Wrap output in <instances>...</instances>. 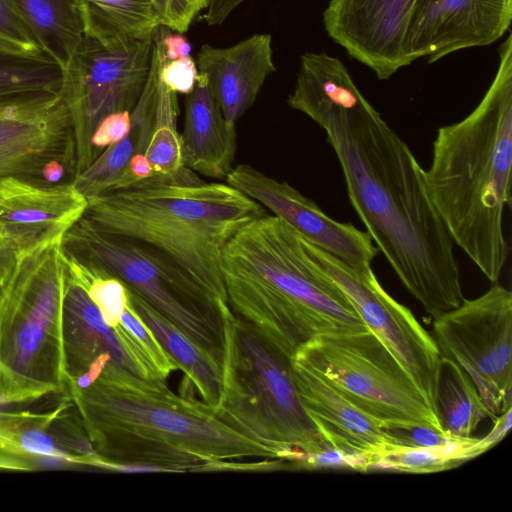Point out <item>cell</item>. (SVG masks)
<instances>
[{
  "label": "cell",
  "mask_w": 512,
  "mask_h": 512,
  "mask_svg": "<svg viewBox=\"0 0 512 512\" xmlns=\"http://www.w3.org/2000/svg\"><path fill=\"white\" fill-rule=\"evenodd\" d=\"M287 103L324 130L352 207L403 286L433 319L456 308L459 264L424 170L345 65L324 51L302 54Z\"/></svg>",
  "instance_id": "1"
},
{
  "label": "cell",
  "mask_w": 512,
  "mask_h": 512,
  "mask_svg": "<svg viewBox=\"0 0 512 512\" xmlns=\"http://www.w3.org/2000/svg\"><path fill=\"white\" fill-rule=\"evenodd\" d=\"M67 397L100 459L117 471L127 465L158 472L227 469L225 461L280 459L279 452L222 420L214 408L149 380L110 366Z\"/></svg>",
  "instance_id": "2"
},
{
  "label": "cell",
  "mask_w": 512,
  "mask_h": 512,
  "mask_svg": "<svg viewBox=\"0 0 512 512\" xmlns=\"http://www.w3.org/2000/svg\"><path fill=\"white\" fill-rule=\"evenodd\" d=\"M496 75L462 120L440 127L424 170L430 199L452 241L492 283L509 257L503 226L511 206L512 34L499 47Z\"/></svg>",
  "instance_id": "3"
},
{
  "label": "cell",
  "mask_w": 512,
  "mask_h": 512,
  "mask_svg": "<svg viewBox=\"0 0 512 512\" xmlns=\"http://www.w3.org/2000/svg\"><path fill=\"white\" fill-rule=\"evenodd\" d=\"M266 213L237 188L206 182L183 166L88 199L83 217L150 248L230 308L221 272L224 248L241 227Z\"/></svg>",
  "instance_id": "4"
},
{
  "label": "cell",
  "mask_w": 512,
  "mask_h": 512,
  "mask_svg": "<svg viewBox=\"0 0 512 512\" xmlns=\"http://www.w3.org/2000/svg\"><path fill=\"white\" fill-rule=\"evenodd\" d=\"M221 272L231 311L288 356L318 335L368 329L304 238L273 214L233 235Z\"/></svg>",
  "instance_id": "5"
},
{
  "label": "cell",
  "mask_w": 512,
  "mask_h": 512,
  "mask_svg": "<svg viewBox=\"0 0 512 512\" xmlns=\"http://www.w3.org/2000/svg\"><path fill=\"white\" fill-rule=\"evenodd\" d=\"M62 238L17 255L0 285V398L32 403L65 392Z\"/></svg>",
  "instance_id": "6"
},
{
  "label": "cell",
  "mask_w": 512,
  "mask_h": 512,
  "mask_svg": "<svg viewBox=\"0 0 512 512\" xmlns=\"http://www.w3.org/2000/svg\"><path fill=\"white\" fill-rule=\"evenodd\" d=\"M217 415L246 436L279 452L330 446L306 413L293 379L292 357L232 311L224 317L222 389Z\"/></svg>",
  "instance_id": "7"
},
{
  "label": "cell",
  "mask_w": 512,
  "mask_h": 512,
  "mask_svg": "<svg viewBox=\"0 0 512 512\" xmlns=\"http://www.w3.org/2000/svg\"><path fill=\"white\" fill-rule=\"evenodd\" d=\"M62 248L77 262L120 280L221 365L224 317L231 311L210 298L150 248L79 219Z\"/></svg>",
  "instance_id": "8"
},
{
  "label": "cell",
  "mask_w": 512,
  "mask_h": 512,
  "mask_svg": "<svg viewBox=\"0 0 512 512\" xmlns=\"http://www.w3.org/2000/svg\"><path fill=\"white\" fill-rule=\"evenodd\" d=\"M292 360L321 375L382 428L423 425L443 431L410 375L369 329L318 335Z\"/></svg>",
  "instance_id": "9"
},
{
  "label": "cell",
  "mask_w": 512,
  "mask_h": 512,
  "mask_svg": "<svg viewBox=\"0 0 512 512\" xmlns=\"http://www.w3.org/2000/svg\"><path fill=\"white\" fill-rule=\"evenodd\" d=\"M153 37L107 48L84 36L63 68L61 93L67 105L75 142L76 174L95 158L91 139L108 115L131 112L148 79Z\"/></svg>",
  "instance_id": "10"
},
{
  "label": "cell",
  "mask_w": 512,
  "mask_h": 512,
  "mask_svg": "<svg viewBox=\"0 0 512 512\" xmlns=\"http://www.w3.org/2000/svg\"><path fill=\"white\" fill-rule=\"evenodd\" d=\"M441 357L458 364L474 382L495 419L512 407V294L494 283L434 318Z\"/></svg>",
  "instance_id": "11"
},
{
  "label": "cell",
  "mask_w": 512,
  "mask_h": 512,
  "mask_svg": "<svg viewBox=\"0 0 512 512\" xmlns=\"http://www.w3.org/2000/svg\"><path fill=\"white\" fill-rule=\"evenodd\" d=\"M304 242L312 258L342 289L367 328L402 365L435 412L441 355L433 336L406 306L385 291L371 267H353L305 238Z\"/></svg>",
  "instance_id": "12"
},
{
  "label": "cell",
  "mask_w": 512,
  "mask_h": 512,
  "mask_svg": "<svg viewBox=\"0 0 512 512\" xmlns=\"http://www.w3.org/2000/svg\"><path fill=\"white\" fill-rule=\"evenodd\" d=\"M53 160L76 174L71 119L61 89L0 94V181L19 177L46 183L43 170Z\"/></svg>",
  "instance_id": "13"
},
{
  "label": "cell",
  "mask_w": 512,
  "mask_h": 512,
  "mask_svg": "<svg viewBox=\"0 0 512 512\" xmlns=\"http://www.w3.org/2000/svg\"><path fill=\"white\" fill-rule=\"evenodd\" d=\"M422 0H330L323 24L350 57L387 80L412 62L407 38Z\"/></svg>",
  "instance_id": "14"
},
{
  "label": "cell",
  "mask_w": 512,
  "mask_h": 512,
  "mask_svg": "<svg viewBox=\"0 0 512 512\" xmlns=\"http://www.w3.org/2000/svg\"><path fill=\"white\" fill-rule=\"evenodd\" d=\"M225 182L261 204L330 255L356 268L371 267L378 249L367 232L350 223L330 218L314 201L288 183L278 181L247 164L233 167Z\"/></svg>",
  "instance_id": "15"
},
{
  "label": "cell",
  "mask_w": 512,
  "mask_h": 512,
  "mask_svg": "<svg viewBox=\"0 0 512 512\" xmlns=\"http://www.w3.org/2000/svg\"><path fill=\"white\" fill-rule=\"evenodd\" d=\"M512 20V0H422L407 38L411 62L428 63L467 48L490 45Z\"/></svg>",
  "instance_id": "16"
},
{
  "label": "cell",
  "mask_w": 512,
  "mask_h": 512,
  "mask_svg": "<svg viewBox=\"0 0 512 512\" xmlns=\"http://www.w3.org/2000/svg\"><path fill=\"white\" fill-rule=\"evenodd\" d=\"M62 350L65 390L90 385L110 366L143 378L66 256Z\"/></svg>",
  "instance_id": "17"
},
{
  "label": "cell",
  "mask_w": 512,
  "mask_h": 512,
  "mask_svg": "<svg viewBox=\"0 0 512 512\" xmlns=\"http://www.w3.org/2000/svg\"><path fill=\"white\" fill-rule=\"evenodd\" d=\"M87 205L72 181L47 184L5 178L0 181V235L18 255L63 238L83 217Z\"/></svg>",
  "instance_id": "18"
},
{
  "label": "cell",
  "mask_w": 512,
  "mask_h": 512,
  "mask_svg": "<svg viewBox=\"0 0 512 512\" xmlns=\"http://www.w3.org/2000/svg\"><path fill=\"white\" fill-rule=\"evenodd\" d=\"M269 34H254L224 48L203 45L196 56L224 117L236 121L253 105L265 80L276 70Z\"/></svg>",
  "instance_id": "19"
},
{
  "label": "cell",
  "mask_w": 512,
  "mask_h": 512,
  "mask_svg": "<svg viewBox=\"0 0 512 512\" xmlns=\"http://www.w3.org/2000/svg\"><path fill=\"white\" fill-rule=\"evenodd\" d=\"M292 374L306 413L330 446L374 455L391 445L378 421L317 372L292 360Z\"/></svg>",
  "instance_id": "20"
},
{
  "label": "cell",
  "mask_w": 512,
  "mask_h": 512,
  "mask_svg": "<svg viewBox=\"0 0 512 512\" xmlns=\"http://www.w3.org/2000/svg\"><path fill=\"white\" fill-rule=\"evenodd\" d=\"M180 136L185 167L209 178L225 180L233 169L237 149L236 123L224 117L201 73L186 97Z\"/></svg>",
  "instance_id": "21"
},
{
  "label": "cell",
  "mask_w": 512,
  "mask_h": 512,
  "mask_svg": "<svg viewBox=\"0 0 512 512\" xmlns=\"http://www.w3.org/2000/svg\"><path fill=\"white\" fill-rule=\"evenodd\" d=\"M0 441L27 454L77 465L87 439L72 402L54 410L0 411Z\"/></svg>",
  "instance_id": "22"
},
{
  "label": "cell",
  "mask_w": 512,
  "mask_h": 512,
  "mask_svg": "<svg viewBox=\"0 0 512 512\" xmlns=\"http://www.w3.org/2000/svg\"><path fill=\"white\" fill-rule=\"evenodd\" d=\"M158 92L157 61L151 53V66L145 88L131 111V124L127 134L107 147L72 182L91 199L114 189L125 174L133 157L145 154L155 125Z\"/></svg>",
  "instance_id": "23"
},
{
  "label": "cell",
  "mask_w": 512,
  "mask_h": 512,
  "mask_svg": "<svg viewBox=\"0 0 512 512\" xmlns=\"http://www.w3.org/2000/svg\"><path fill=\"white\" fill-rule=\"evenodd\" d=\"M128 292V300L163 350L176 363L206 404L215 408L222 389V365L193 342L140 296Z\"/></svg>",
  "instance_id": "24"
},
{
  "label": "cell",
  "mask_w": 512,
  "mask_h": 512,
  "mask_svg": "<svg viewBox=\"0 0 512 512\" xmlns=\"http://www.w3.org/2000/svg\"><path fill=\"white\" fill-rule=\"evenodd\" d=\"M84 34L107 48L153 37L160 24L150 0H75Z\"/></svg>",
  "instance_id": "25"
},
{
  "label": "cell",
  "mask_w": 512,
  "mask_h": 512,
  "mask_svg": "<svg viewBox=\"0 0 512 512\" xmlns=\"http://www.w3.org/2000/svg\"><path fill=\"white\" fill-rule=\"evenodd\" d=\"M15 3L36 44L63 70L85 36L75 0H15Z\"/></svg>",
  "instance_id": "26"
},
{
  "label": "cell",
  "mask_w": 512,
  "mask_h": 512,
  "mask_svg": "<svg viewBox=\"0 0 512 512\" xmlns=\"http://www.w3.org/2000/svg\"><path fill=\"white\" fill-rule=\"evenodd\" d=\"M435 413L441 429L457 437L472 436L486 418L495 420L470 376L444 357H441Z\"/></svg>",
  "instance_id": "27"
},
{
  "label": "cell",
  "mask_w": 512,
  "mask_h": 512,
  "mask_svg": "<svg viewBox=\"0 0 512 512\" xmlns=\"http://www.w3.org/2000/svg\"><path fill=\"white\" fill-rule=\"evenodd\" d=\"M61 66L43 51H28L0 40V94L59 91Z\"/></svg>",
  "instance_id": "28"
},
{
  "label": "cell",
  "mask_w": 512,
  "mask_h": 512,
  "mask_svg": "<svg viewBox=\"0 0 512 512\" xmlns=\"http://www.w3.org/2000/svg\"><path fill=\"white\" fill-rule=\"evenodd\" d=\"M486 452L481 438L470 446L456 449H433L390 445L372 455L370 470L424 474L440 472Z\"/></svg>",
  "instance_id": "29"
},
{
  "label": "cell",
  "mask_w": 512,
  "mask_h": 512,
  "mask_svg": "<svg viewBox=\"0 0 512 512\" xmlns=\"http://www.w3.org/2000/svg\"><path fill=\"white\" fill-rule=\"evenodd\" d=\"M177 116V94L158 77L155 125L145 152L155 175L170 174L184 166Z\"/></svg>",
  "instance_id": "30"
},
{
  "label": "cell",
  "mask_w": 512,
  "mask_h": 512,
  "mask_svg": "<svg viewBox=\"0 0 512 512\" xmlns=\"http://www.w3.org/2000/svg\"><path fill=\"white\" fill-rule=\"evenodd\" d=\"M114 329L144 379L165 380L178 369L135 313L129 300Z\"/></svg>",
  "instance_id": "31"
},
{
  "label": "cell",
  "mask_w": 512,
  "mask_h": 512,
  "mask_svg": "<svg viewBox=\"0 0 512 512\" xmlns=\"http://www.w3.org/2000/svg\"><path fill=\"white\" fill-rule=\"evenodd\" d=\"M65 256L80 277L90 299L97 306L106 323L115 328L119 324L121 314L128 302L125 285L115 277L87 267L66 254Z\"/></svg>",
  "instance_id": "32"
},
{
  "label": "cell",
  "mask_w": 512,
  "mask_h": 512,
  "mask_svg": "<svg viewBox=\"0 0 512 512\" xmlns=\"http://www.w3.org/2000/svg\"><path fill=\"white\" fill-rule=\"evenodd\" d=\"M391 445L433 448L456 449L470 446L479 438L457 437L423 425H403L383 428Z\"/></svg>",
  "instance_id": "33"
},
{
  "label": "cell",
  "mask_w": 512,
  "mask_h": 512,
  "mask_svg": "<svg viewBox=\"0 0 512 512\" xmlns=\"http://www.w3.org/2000/svg\"><path fill=\"white\" fill-rule=\"evenodd\" d=\"M152 52L157 61L158 77L171 91L188 95L194 88L199 71L196 62L189 56L167 60L160 36L153 34Z\"/></svg>",
  "instance_id": "34"
},
{
  "label": "cell",
  "mask_w": 512,
  "mask_h": 512,
  "mask_svg": "<svg viewBox=\"0 0 512 512\" xmlns=\"http://www.w3.org/2000/svg\"><path fill=\"white\" fill-rule=\"evenodd\" d=\"M371 460L372 455L369 454L328 447L314 452H293L286 462L301 469L344 468L367 472Z\"/></svg>",
  "instance_id": "35"
},
{
  "label": "cell",
  "mask_w": 512,
  "mask_h": 512,
  "mask_svg": "<svg viewBox=\"0 0 512 512\" xmlns=\"http://www.w3.org/2000/svg\"><path fill=\"white\" fill-rule=\"evenodd\" d=\"M160 24L177 33L186 32L209 0H150Z\"/></svg>",
  "instance_id": "36"
},
{
  "label": "cell",
  "mask_w": 512,
  "mask_h": 512,
  "mask_svg": "<svg viewBox=\"0 0 512 512\" xmlns=\"http://www.w3.org/2000/svg\"><path fill=\"white\" fill-rule=\"evenodd\" d=\"M0 40L28 51H42L26 27L15 0H0Z\"/></svg>",
  "instance_id": "37"
},
{
  "label": "cell",
  "mask_w": 512,
  "mask_h": 512,
  "mask_svg": "<svg viewBox=\"0 0 512 512\" xmlns=\"http://www.w3.org/2000/svg\"><path fill=\"white\" fill-rule=\"evenodd\" d=\"M130 113L128 111L112 113L99 123L91 139L95 158L127 134L131 124Z\"/></svg>",
  "instance_id": "38"
},
{
  "label": "cell",
  "mask_w": 512,
  "mask_h": 512,
  "mask_svg": "<svg viewBox=\"0 0 512 512\" xmlns=\"http://www.w3.org/2000/svg\"><path fill=\"white\" fill-rule=\"evenodd\" d=\"M40 458L22 452L0 441V469L10 471H34L41 468Z\"/></svg>",
  "instance_id": "39"
},
{
  "label": "cell",
  "mask_w": 512,
  "mask_h": 512,
  "mask_svg": "<svg viewBox=\"0 0 512 512\" xmlns=\"http://www.w3.org/2000/svg\"><path fill=\"white\" fill-rule=\"evenodd\" d=\"M245 0H209L205 13L208 25H220Z\"/></svg>",
  "instance_id": "40"
},
{
  "label": "cell",
  "mask_w": 512,
  "mask_h": 512,
  "mask_svg": "<svg viewBox=\"0 0 512 512\" xmlns=\"http://www.w3.org/2000/svg\"><path fill=\"white\" fill-rule=\"evenodd\" d=\"M16 257V253L0 235V285L12 269Z\"/></svg>",
  "instance_id": "41"
},
{
  "label": "cell",
  "mask_w": 512,
  "mask_h": 512,
  "mask_svg": "<svg viewBox=\"0 0 512 512\" xmlns=\"http://www.w3.org/2000/svg\"><path fill=\"white\" fill-rule=\"evenodd\" d=\"M2 405H4L1 401V398H0V411L2 410Z\"/></svg>",
  "instance_id": "42"
}]
</instances>
